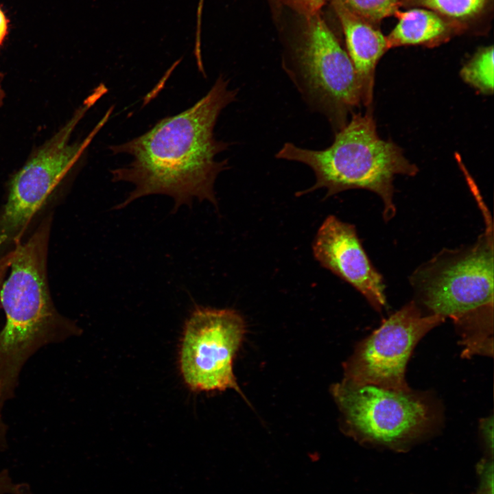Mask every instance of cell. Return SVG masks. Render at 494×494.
<instances>
[{
  "label": "cell",
  "instance_id": "cell-1",
  "mask_svg": "<svg viewBox=\"0 0 494 494\" xmlns=\"http://www.w3.org/2000/svg\"><path fill=\"white\" fill-rule=\"evenodd\" d=\"M220 75L207 93L185 110L159 120L152 128L128 141L111 145L114 154L132 157L127 165L110 171L113 182L134 186L116 209L136 199L163 194L174 199V210L191 205L195 199L217 207L214 190L216 178L228 166L218 154L231 143L217 140L214 128L221 112L235 101L237 89Z\"/></svg>",
  "mask_w": 494,
  "mask_h": 494
},
{
  "label": "cell",
  "instance_id": "cell-2",
  "mask_svg": "<svg viewBox=\"0 0 494 494\" xmlns=\"http://www.w3.org/2000/svg\"><path fill=\"white\" fill-rule=\"evenodd\" d=\"M50 220L25 243L14 242L11 272L0 289L5 324L0 332V398L12 395L19 373L38 349L76 332L51 301L46 278Z\"/></svg>",
  "mask_w": 494,
  "mask_h": 494
},
{
  "label": "cell",
  "instance_id": "cell-3",
  "mask_svg": "<svg viewBox=\"0 0 494 494\" xmlns=\"http://www.w3.org/2000/svg\"><path fill=\"white\" fill-rule=\"evenodd\" d=\"M279 159L296 161L309 167L316 182L298 196L325 188V198L346 190L363 189L377 194L383 204L385 221L395 215L393 180L396 175L413 176L418 167L391 141L380 138L371 111L354 114L336 132L332 144L324 150L305 149L285 143L277 152Z\"/></svg>",
  "mask_w": 494,
  "mask_h": 494
},
{
  "label": "cell",
  "instance_id": "cell-4",
  "mask_svg": "<svg viewBox=\"0 0 494 494\" xmlns=\"http://www.w3.org/2000/svg\"><path fill=\"white\" fill-rule=\"evenodd\" d=\"M472 245L444 248L421 265L410 281L429 314L450 318L471 336L493 331V231L492 221Z\"/></svg>",
  "mask_w": 494,
  "mask_h": 494
},
{
  "label": "cell",
  "instance_id": "cell-5",
  "mask_svg": "<svg viewBox=\"0 0 494 494\" xmlns=\"http://www.w3.org/2000/svg\"><path fill=\"white\" fill-rule=\"evenodd\" d=\"M283 67L307 106L324 115L336 132L362 103L353 64L320 12L305 19Z\"/></svg>",
  "mask_w": 494,
  "mask_h": 494
},
{
  "label": "cell",
  "instance_id": "cell-6",
  "mask_svg": "<svg viewBox=\"0 0 494 494\" xmlns=\"http://www.w3.org/2000/svg\"><path fill=\"white\" fill-rule=\"evenodd\" d=\"M106 91L102 84L95 89L72 117L12 176L8 199L0 215V246L10 241H21L33 217L79 161L107 121L111 108L82 141H71L76 126Z\"/></svg>",
  "mask_w": 494,
  "mask_h": 494
},
{
  "label": "cell",
  "instance_id": "cell-7",
  "mask_svg": "<svg viewBox=\"0 0 494 494\" xmlns=\"http://www.w3.org/2000/svg\"><path fill=\"white\" fill-rule=\"evenodd\" d=\"M333 395L346 433L362 444L403 450L429 434L438 412L427 395L342 381Z\"/></svg>",
  "mask_w": 494,
  "mask_h": 494
},
{
  "label": "cell",
  "instance_id": "cell-8",
  "mask_svg": "<svg viewBox=\"0 0 494 494\" xmlns=\"http://www.w3.org/2000/svg\"><path fill=\"white\" fill-rule=\"evenodd\" d=\"M246 325L231 309L197 306L186 321L179 364L182 377L195 392L233 389L242 394L233 373V360Z\"/></svg>",
  "mask_w": 494,
  "mask_h": 494
},
{
  "label": "cell",
  "instance_id": "cell-9",
  "mask_svg": "<svg viewBox=\"0 0 494 494\" xmlns=\"http://www.w3.org/2000/svg\"><path fill=\"white\" fill-rule=\"evenodd\" d=\"M445 318L423 314L411 301L386 319L363 340L344 364L342 381L395 391L410 390L405 368L419 341Z\"/></svg>",
  "mask_w": 494,
  "mask_h": 494
},
{
  "label": "cell",
  "instance_id": "cell-10",
  "mask_svg": "<svg viewBox=\"0 0 494 494\" xmlns=\"http://www.w3.org/2000/svg\"><path fill=\"white\" fill-rule=\"evenodd\" d=\"M315 259L325 268L349 283L378 311L386 307L381 275L368 259L353 224L328 215L312 244Z\"/></svg>",
  "mask_w": 494,
  "mask_h": 494
},
{
  "label": "cell",
  "instance_id": "cell-11",
  "mask_svg": "<svg viewBox=\"0 0 494 494\" xmlns=\"http://www.w3.org/2000/svg\"><path fill=\"white\" fill-rule=\"evenodd\" d=\"M331 4L342 26L346 52L360 86L362 103L368 107L373 98L377 64L389 49L386 38L374 25L349 10L339 0Z\"/></svg>",
  "mask_w": 494,
  "mask_h": 494
},
{
  "label": "cell",
  "instance_id": "cell-12",
  "mask_svg": "<svg viewBox=\"0 0 494 494\" xmlns=\"http://www.w3.org/2000/svg\"><path fill=\"white\" fill-rule=\"evenodd\" d=\"M394 15L398 23L386 36L389 49L408 45L434 47L458 34L446 20L427 9L398 10Z\"/></svg>",
  "mask_w": 494,
  "mask_h": 494
},
{
  "label": "cell",
  "instance_id": "cell-13",
  "mask_svg": "<svg viewBox=\"0 0 494 494\" xmlns=\"http://www.w3.org/2000/svg\"><path fill=\"white\" fill-rule=\"evenodd\" d=\"M493 3V0H399V7L430 10L462 33L486 19Z\"/></svg>",
  "mask_w": 494,
  "mask_h": 494
},
{
  "label": "cell",
  "instance_id": "cell-14",
  "mask_svg": "<svg viewBox=\"0 0 494 494\" xmlns=\"http://www.w3.org/2000/svg\"><path fill=\"white\" fill-rule=\"evenodd\" d=\"M493 47L479 49L460 71L462 79L482 94L493 93Z\"/></svg>",
  "mask_w": 494,
  "mask_h": 494
},
{
  "label": "cell",
  "instance_id": "cell-15",
  "mask_svg": "<svg viewBox=\"0 0 494 494\" xmlns=\"http://www.w3.org/2000/svg\"><path fill=\"white\" fill-rule=\"evenodd\" d=\"M349 10L373 25L398 10L399 0H339Z\"/></svg>",
  "mask_w": 494,
  "mask_h": 494
},
{
  "label": "cell",
  "instance_id": "cell-16",
  "mask_svg": "<svg viewBox=\"0 0 494 494\" xmlns=\"http://www.w3.org/2000/svg\"><path fill=\"white\" fill-rule=\"evenodd\" d=\"M285 5L305 19L310 17L320 12L327 0H276Z\"/></svg>",
  "mask_w": 494,
  "mask_h": 494
},
{
  "label": "cell",
  "instance_id": "cell-17",
  "mask_svg": "<svg viewBox=\"0 0 494 494\" xmlns=\"http://www.w3.org/2000/svg\"><path fill=\"white\" fill-rule=\"evenodd\" d=\"M3 443L0 438V448ZM0 494H31L27 484L16 482L5 470L0 471Z\"/></svg>",
  "mask_w": 494,
  "mask_h": 494
},
{
  "label": "cell",
  "instance_id": "cell-18",
  "mask_svg": "<svg viewBox=\"0 0 494 494\" xmlns=\"http://www.w3.org/2000/svg\"><path fill=\"white\" fill-rule=\"evenodd\" d=\"M493 417L486 418L481 422V430L489 448L491 452L493 451Z\"/></svg>",
  "mask_w": 494,
  "mask_h": 494
},
{
  "label": "cell",
  "instance_id": "cell-19",
  "mask_svg": "<svg viewBox=\"0 0 494 494\" xmlns=\"http://www.w3.org/2000/svg\"><path fill=\"white\" fill-rule=\"evenodd\" d=\"M14 250L5 255L0 259V289L2 285L3 278L8 268H10Z\"/></svg>",
  "mask_w": 494,
  "mask_h": 494
},
{
  "label": "cell",
  "instance_id": "cell-20",
  "mask_svg": "<svg viewBox=\"0 0 494 494\" xmlns=\"http://www.w3.org/2000/svg\"><path fill=\"white\" fill-rule=\"evenodd\" d=\"M8 19L0 7V46L8 34Z\"/></svg>",
  "mask_w": 494,
  "mask_h": 494
},
{
  "label": "cell",
  "instance_id": "cell-21",
  "mask_svg": "<svg viewBox=\"0 0 494 494\" xmlns=\"http://www.w3.org/2000/svg\"><path fill=\"white\" fill-rule=\"evenodd\" d=\"M3 75L2 73L0 72V107L3 104V100L5 96V93L4 91V89L3 88Z\"/></svg>",
  "mask_w": 494,
  "mask_h": 494
},
{
  "label": "cell",
  "instance_id": "cell-22",
  "mask_svg": "<svg viewBox=\"0 0 494 494\" xmlns=\"http://www.w3.org/2000/svg\"><path fill=\"white\" fill-rule=\"evenodd\" d=\"M475 494H482V493H480L478 492V493H475Z\"/></svg>",
  "mask_w": 494,
  "mask_h": 494
}]
</instances>
